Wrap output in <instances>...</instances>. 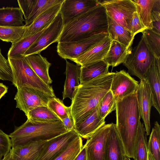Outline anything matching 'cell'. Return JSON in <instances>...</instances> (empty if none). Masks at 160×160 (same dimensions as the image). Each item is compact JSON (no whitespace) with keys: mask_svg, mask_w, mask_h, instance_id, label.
I'll list each match as a JSON object with an SVG mask.
<instances>
[{"mask_svg":"<svg viewBox=\"0 0 160 160\" xmlns=\"http://www.w3.org/2000/svg\"><path fill=\"white\" fill-rule=\"evenodd\" d=\"M145 78L151 89L152 106L160 114V58L155 57L147 71Z\"/></svg>","mask_w":160,"mask_h":160,"instance_id":"19","label":"cell"},{"mask_svg":"<svg viewBox=\"0 0 160 160\" xmlns=\"http://www.w3.org/2000/svg\"><path fill=\"white\" fill-rule=\"evenodd\" d=\"M78 136L72 129L47 141L37 160H53Z\"/></svg>","mask_w":160,"mask_h":160,"instance_id":"12","label":"cell"},{"mask_svg":"<svg viewBox=\"0 0 160 160\" xmlns=\"http://www.w3.org/2000/svg\"><path fill=\"white\" fill-rule=\"evenodd\" d=\"M68 131L60 120L44 122L27 119L9 136L13 148L33 142L47 141Z\"/></svg>","mask_w":160,"mask_h":160,"instance_id":"4","label":"cell"},{"mask_svg":"<svg viewBox=\"0 0 160 160\" xmlns=\"http://www.w3.org/2000/svg\"><path fill=\"white\" fill-rule=\"evenodd\" d=\"M108 34L104 32L76 42H58L57 53L62 58L71 60L84 53Z\"/></svg>","mask_w":160,"mask_h":160,"instance_id":"8","label":"cell"},{"mask_svg":"<svg viewBox=\"0 0 160 160\" xmlns=\"http://www.w3.org/2000/svg\"><path fill=\"white\" fill-rule=\"evenodd\" d=\"M139 83L124 70L117 72L111 83L110 90L117 102L136 92Z\"/></svg>","mask_w":160,"mask_h":160,"instance_id":"13","label":"cell"},{"mask_svg":"<svg viewBox=\"0 0 160 160\" xmlns=\"http://www.w3.org/2000/svg\"><path fill=\"white\" fill-rule=\"evenodd\" d=\"M64 0H36L32 11L25 20V27L30 25L41 14L50 7L62 3Z\"/></svg>","mask_w":160,"mask_h":160,"instance_id":"31","label":"cell"},{"mask_svg":"<svg viewBox=\"0 0 160 160\" xmlns=\"http://www.w3.org/2000/svg\"><path fill=\"white\" fill-rule=\"evenodd\" d=\"M11 147L9 135L0 129V160L10 152Z\"/></svg>","mask_w":160,"mask_h":160,"instance_id":"40","label":"cell"},{"mask_svg":"<svg viewBox=\"0 0 160 160\" xmlns=\"http://www.w3.org/2000/svg\"><path fill=\"white\" fill-rule=\"evenodd\" d=\"M26 116L28 119L39 122H48L60 120L47 106L33 109L28 112Z\"/></svg>","mask_w":160,"mask_h":160,"instance_id":"32","label":"cell"},{"mask_svg":"<svg viewBox=\"0 0 160 160\" xmlns=\"http://www.w3.org/2000/svg\"><path fill=\"white\" fill-rule=\"evenodd\" d=\"M61 121L65 128L67 131L74 129L75 123L71 114L64 118Z\"/></svg>","mask_w":160,"mask_h":160,"instance_id":"44","label":"cell"},{"mask_svg":"<svg viewBox=\"0 0 160 160\" xmlns=\"http://www.w3.org/2000/svg\"><path fill=\"white\" fill-rule=\"evenodd\" d=\"M99 4L97 0H64L60 12L64 25Z\"/></svg>","mask_w":160,"mask_h":160,"instance_id":"15","label":"cell"},{"mask_svg":"<svg viewBox=\"0 0 160 160\" xmlns=\"http://www.w3.org/2000/svg\"><path fill=\"white\" fill-rule=\"evenodd\" d=\"M136 92L141 118L146 135L148 136L151 129L150 117L152 100L151 89L146 78L140 80Z\"/></svg>","mask_w":160,"mask_h":160,"instance_id":"14","label":"cell"},{"mask_svg":"<svg viewBox=\"0 0 160 160\" xmlns=\"http://www.w3.org/2000/svg\"><path fill=\"white\" fill-rule=\"evenodd\" d=\"M64 25L59 12L37 40L25 52V56L40 53L52 43L58 42Z\"/></svg>","mask_w":160,"mask_h":160,"instance_id":"10","label":"cell"},{"mask_svg":"<svg viewBox=\"0 0 160 160\" xmlns=\"http://www.w3.org/2000/svg\"><path fill=\"white\" fill-rule=\"evenodd\" d=\"M108 32L112 40L117 41L128 48H131L134 37L131 32L117 24L108 17Z\"/></svg>","mask_w":160,"mask_h":160,"instance_id":"25","label":"cell"},{"mask_svg":"<svg viewBox=\"0 0 160 160\" xmlns=\"http://www.w3.org/2000/svg\"><path fill=\"white\" fill-rule=\"evenodd\" d=\"M19 7L0 8V26L22 27L25 19Z\"/></svg>","mask_w":160,"mask_h":160,"instance_id":"26","label":"cell"},{"mask_svg":"<svg viewBox=\"0 0 160 160\" xmlns=\"http://www.w3.org/2000/svg\"><path fill=\"white\" fill-rule=\"evenodd\" d=\"M123 160H131L130 159V158H129V157L126 156L125 158H124Z\"/></svg>","mask_w":160,"mask_h":160,"instance_id":"50","label":"cell"},{"mask_svg":"<svg viewBox=\"0 0 160 160\" xmlns=\"http://www.w3.org/2000/svg\"><path fill=\"white\" fill-rule=\"evenodd\" d=\"M36 0H22L17 1L19 7L21 9L25 20H26L32 10Z\"/></svg>","mask_w":160,"mask_h":160,"instance_id":"42","label":"cell"},{"mask_svg":"<svg viewBox=\"0 0 160 160\" xmlns=\"http://www.w3.org/2000/svg\"><path fill=\"white\" fill-rule=\"evenodd\" d=\"M108 18L100 3L63 26L58 42H76L102 32H108Z\"/></svg>","mask_w":160,"mask_h":160,"instance_id":"2","label":"cell"},{"mask_svg":"<svg viewBox=\"0 0 160 160\" xmlns=\"http://www.w3.org/2000/svg\"><path fill=\"white\" fill-rule=\"evenodd\" d=\"M112 41L108 34L89 50L71 61L82 66L102 60L106 55Z\"/></svg>","mask_w":160,"mask_h":160,"instance_id":"16","label":"cell"},{"mask_svg":"<svg viewBox=\"0 0 160 160\" xmlns=\"http://www.w3.org/2000/svg\"><path fill=\"white\" fill-rule=\"evenodd\" d=\"M64 74L66 79L62 92L63 100L69 98L72 100L80 85L79 77L81 66L71 63L67 60Z\"/></svg>","mask_w":160,"mask_h":160,"instance_id":"21","label":"cell"},{"mask_svg":"<svg viewBox=\"0 0 160 160\" xmlns=\"http://www.w3.org/2000/svg\"><path fill=\"white\" fill-rule=\"evenodd\" d=\"M48 26L32 36L22 38L17 42L12 43L8 53V58H17L24 56L26 51Z\"/></svg>","mask_w":160,"mask_h":160,"instance_id":"28","label":"cell"},{"mask_svg":"<svg viewBox=\"0 0 160 160\" xmlns=\"http://www.w3.org/2000/svg\"><path fill=\"white\" fill-rule=\"evenodd\" d=\"M148 160H155L150 151L148 150Z\"/></svg>","mask_w":160,"mask_h":160,"instance_id":"49","label":"cell"},{"mask_svg":"<svg viewBox=\"0 0 160 160\" xmlns=\"http://www.w3.org/2000/svg\"><path fill=\"white\" fill-rule=\"evenodd\" d=\"M137 6V12L147 29H152L151 14L155 0H134Z\"/></svg>","mask_w":160,"mask_h":160,"instance_id":"30","label":"cell"},{"mask_svg":"<svg viewBox=\"0 0 160 160\" xmlns=\"http://www.w3.org/2000/svg\"><path fill=\"white\" fill-rule=\"evenodd\" d=\"M25 59L36 74L46 84L50 85L52 82L49 74V70L51 65L47 58L40 53L28 55Z\"/></svg>","mask_w":160,"mask_h":160,"instance_id":"23","label":"cell"},{"mask_svg":"<svg viewBox=\"0 0 160 160\" xmlns=\"http://www.w3.org/2000/svg\"><path fill=\"white\" fill-rule=\"evenodd\" d=\"M126 156L116 124L111 123L106 142L105 160H123Z\"/></svg>","mask_w":160,"mask_h":160,"instance_id":"17","label":"cell"},{"mask_svg":"<svg viewBox=\"0 0 160 160\" xmlns=\"http://www.w3.org/2000/svg\"><path fill=\"white\" fill-rule=\"evenodd\" d=\"M47 106L61 121L71 114L70 107H67L59 98L54 97L48 101Z\"/></svg>","mask_w":160,"mask_h":160,"instance_id":"38","label":"cell"},{"mask_svg":"<svg viewBox=\"0 0 160 160\" xmlns=\"http://www.w3.org/2000/svg\"><path fill=\"white\" fill-rule=\"evenodd\" d=\"M152 30L160 34V12L152 10L151 14Z\"/></svg>","mask_w":160,"mask_h":160,"instance_id":"43","label":"cell"},{"mask_svg":"<svg viewBox=\"0 0 160 160\" xmlns=\"http://www.w3.org/2000/svg\"><path fill=\"white\" fill-rule=\"evenodd\" d=\"M73 160H87L86 150L84 145L82 146L81 150Z\"/></svg>","mask_w":160,"mask_h":160,"instance_id":"45","label":"cell"},{"mask_svg":"<svg viewBox=\"0 0 160 160\" xmlns=\"http://www.w3.org/2000/svg\"><path fill=\"white\" fill-rule=\"evenodd\" d=\"M152 10L160 12V0H155Z\"/></svg>","mask_w":160,"mask_h":160,"instance_id":"47","label":"cell"},{"mask_svg":"<svg viewBox=\"0 0 160 160\" xmlns=\"http://www.w3.org/2000/svg\"><path fill=\"white\" fill-rule=\"evenodd\" d=\"M115 73L109 72L80 84L70 106L75 125L85 118L110 90Z\"/></svg>","mask_w":160,"mask_h":160,"instance_id":"1","label":"cell"},{"mask_svg":"<svg viewBox=\"0 0 160 160\" xmlns=\"http://www.w3.org/2000/svg\"><path fill=\"white\" fill-rule=\"evenodd\" d=\"M131 32L133 37L137 33L142 32L147 29L144 25L137 13H134L131 22Z\"/></svg>","mask_w":160,"mask_h":160,"instance_id":"41","label":"cell"},{"mask_svg":"<svg viewBox=\"0 0 160 160\" xmlns=\"http://www.w3.org/2000/svg\"><path fill=\"white\" fill-rule=\"evenodd\" d=\"M99 2L105 8L109 18L131 32V22L133 14L137 11L133 0H107Z\"/></svg>","mask_w":160,"mask_h":160,"instance_id":"7","label":"cell"},{"mask_svg":"<svg viewBox=\"0 0 160 160\" xmlns=\"http://www.w3.org/2000/svg\"><path fill=\"white\" fill-rule=\"evenodd\" d=\"M105 123V119L99 117L96 107L85 118L75 125L74 130L81 137L87 139Z\"/></svg>","mask_w":160,"mask_h":160,"instance_id":"18","label":"cell"},{"mask_svg":"<svg viewBox=\"0 0 160 160\" xmlns=\"http://www.w3.org/2000/svg\"><path fill=\"white\" fill-rule=\"evenodd\" d=\"M116 127L125 155L133 158L141 118L136 92L118 100L116 102Z\"/></svg>","mask_w":160,"mask_h":160,"instance_id":"3","label":"cell"},{"mask_svg":"<svg viewBox=\"0 0 160 160\" xmlns=\"http://www.w3.org/2000/svg\"><path fill=\"white\" fill-rule=\"evenodd\" d=\"M0 79L12 82V69L8 59L3 55L0 48Z\"/></svg>","mask_w":160,"mask_h":160,"instance_id":"39","label":"cell"},{"mask_svg":"<svg viewBox=\"0 0 160 160\" xmlns=\"http://www.w3.org/2000/svg\"><path fill=\"white\" fill-rule=\"evenodd\" d=\"M26 27L0 26V39L3 41L15 43L22 38Z\"/></svg>","mask_w":160,"mask_h":160,"instance_id":"33","label":"cell"},{"mask_svg":"<svg viewBox=\"0 0 160 160\" xmlns=\"http://www.w3.org/2000/svg\"><path fill=\"white\" fill-rule=\"evenodd\" d=\"M82 146V138L79 136L53 160H73Z\"/></svg>","mask_w":160,"mask_h":160,"instance_id":"36","label":"cell"},{"mask_svg":"<svg viewBox=\"0 0 160 160\" xmlns=\"http://www.w3.org/2000/svg\"><path fill=\"white\" fill-rule=\"evenodd\" d=\"M111 124H105L87 139L84 146L87 160H105L106 144Z\"/></svg>","mask_w":160,"mask_h":160,"instance_id":"11","label":"cell"},{"mask_svg":"<svg viewBox=\"0 0 160 160\" xmlns=\"http://www.w3.org/2000/svg\"><path fill=\"white\" fill-rule=\"evenodd\" d=\"M160 126L156 121L147 143L148 150L155 160H160Z\"/></svg>","mask_w":160,"mask_h":160,"instance_id":"35","label":"cell"},{"mask_svg":"<svg viewBox=\"0 0 160 160\" xmlns=\"http://www.w3.org/2000/svg\"><path fill=\"white\" fill-rule=\"evenodd\" d=\"M13 75V85L17 89L28 87L55 97L52 87L45 83L34 72L22 56L17 58H8Z\"/></svg>","mask_w":160,"mask_h":160,"instance_id":"5","label":"cell"},{"mask_svg":"<svg viewBox=\"0 0 160 160\" xmlns=\"http://www.w3.org/2000/svg\"><path fill=\"white\" fill-rule=\"evenodd\" d=\"M62 3L50 7L39 15L30 25L26 27L22 38L32 36L48 26L60 12Z\"/></svg>","mask_w":160,"mask_h":160,"instance_id":"20","label":"cell"},{"mask_svg":"<svg viewBox=\"0 0 160 160\" xmlns=\"http://www.w3.org/2000/svg\"><path fill=\"white\" fill-rule=\"evenodd\" d=\"M11 153L10 152L7 155L4 156L1 160H11Z\"/></svg>","mask_w":160,"mask_h":160,"instance_id":"48","label":"cell"},{"mask_svg":"<svg viewBox=\"0 0 160 160\" xmlns=\"http://www.w3.org/2000/svg\"><path fill=\"white\" fill-rule=\"evenodd\" d=\"M146 134L143 123L139 122L134 148V160H148Z\"/></svg>","mask_w":160,"mask_h":160,"instance_id":"29","label":"cell"},{"mask_svg":"<svg viewBox=\"0 0 160 160\" xmlns=\"http://www.w3.org/2000/svg\"><path fill=\"white\" fill-rule=\"evenodd\" d=\"M154 58L147 46L142 35L138 44L132 49L123 64L131 74L141 80L145 78L147 71Z\"/></svg>","mask_w":160,"mask_h":160,"instance_id":"6","label":"cell"},{"mask_svg":"<svg viewBox=\"0 0 160 160\" xmlns=\"http://www.w3.org/2000/svg\"><path fill=\"white\" fill-rule=\"evenodd\" d=\"M116 102L110 90L101 99L97 106L99 117L105 119L109 114L116 110Z\"/></svg>","mask_w":160,"mask_h":160,"instance_id":"34","label":"cell"},{"mask_svg":"<svg viewBox=\"0 0 160 160\" xmlns=\"http://www.w3.org/2000/svg\"><path fill=\"white\" fill-rule=\"evenodd\" d=\"M47 141L33 142L12 148L11 160H37Z\"/></svg>","mask_w":160,"mask_h":160,"instance_id":"22","label":"cell"},{"mask_svg":"<svg viewBox=\"0 0 160 160\" xmlns=\"http://www.w3.org/2000/svg\"><path fill=\"white\" fill-rule=\"evenodd\" d=\"M132 48H128L120 43L112 40L109 50L103 59L112 68L123 63L130 54Z\"/></svg>","mask_w":160,"mask_h":160,"instance_id":"24","label":"cell"},{"mask_svg":"<svg viewBox=\"0 0 160 160\" xmlns=\"http://www.w3.org/2000/svg\"><path fill=\"white\" fill-rule=\"evenodd\" d=\"M8 88L2 83L0 82V100L7 92Z\"/></svg>","mask_w":160,"mask_h":160,"instance_id":"46","label":"cell"},{"mask_svg":"<svg viewBox=\"0 0 160 160\" xmlns=\"http://www.w3.org/2000/svg\"><path fill=\"white\" fill-rule=\"evenodd\" d=\"M142 33L149 50L155 58H160V34L149 29H146Z\"/></svg>","mask_w":160,"mask_h":160,"instance_id":"37","label":"cell"},{"mask_svg":"<svg viewBox=\"0 0 160 160\" xmlns=\"http://www.w3.org/2000/svg\"><path fill=\"white\" fill-rule=\"evenodd\" d=\"M108 65L103 60L81 66L80 84L91 80L100 76L108 73Z\"/></svg>","mask_w":160,"mask_h":160,"instance_id":"27","label":"cell"},{"mask_svg":"<svg viewBox=\"0 0 160 160\" xmlns=\"http://www.w3.org/2000/svg\"><path fill=\"white\" fill-rule=\"evenodd\" d=\"M52 97L38 89L28 87L17 89L14 100L16 107L24 112L26 116L31 110L38 107L47 106Z\"/></svg>","mask_w":160,"mask_h":160,"instance_id":"9","label":"cell"}]
</instances>
